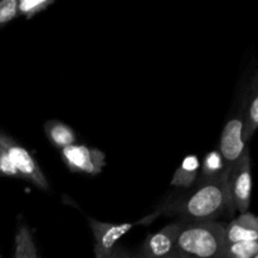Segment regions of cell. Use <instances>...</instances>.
<instances>
[{
  "mask_svg": "<svg viewBox=\"0 0 258 258\" xmlns=\"http://www.w3.org/2000/svg\"><path fill=\"white\" fill-rule=\"evenodd\" d=\"M258 127V96L257 90L254 88L252 98L249 101L246 116H243V141L244 144L251 140L252 135Z\"/></svg>",
  "mask_w": 258,
  "mask_h": 258,
  "instance_id": "obj_14",
  "label": "cell"
},
{
  "mask_svg": "<svg viewBox=\"0 0 258 258\" xmlns=\"http://www.w3.org/2000/svg\"><path fill=\"white\" fill-rule=\"evenodd\" d=\"M226 169L227 168H224V160L219 151H211L208 155H206L203 164H202V176L199 179V183L218 178L219 175L223 174Z\"/></svg>",
  "mask_w": 258,
  "mask_h": 258,
  "instance_id": "obj_13",
  "label": "cell"
},
{
  "mask_svg": "<svg viewBox=\"0 0 258 258\" xmlns=\"http://www.w3.org/2000/svg\"><path fill=\"white\" fill-rule=\"evenodd\" d=\"M257 242H237L226 243L227 258H252L257 254Z\"/></svg>",
  "mask_w": 258,
  "mask_h": 258,
  "instance_id": "obj_15",
  "label": "cell"
},
{
  "mask_svg": "<svg viewBox=\"0 0 258 258\" xmlns=\"http://www.w3.org/2000/svg\"><path fill=\"white\" fill-rule=\"evenodd\" d=\"M0 146H3L4 150L7 151L8 156L17 170L18 176L27 179L42 190L49 189V184H48L42 169L39 168L37 160L33 158V155L27 149L23 148L14 139L2 131H0Z\"/></svg>",
  "mask_w": 258,
  "mask_h": 258,
  "instance_id": "obj_3",
  "label": "cell"
},
{
  "mask_svg": "<svg viewBox=\"0 0 258 258\" xmlns=\"http://www.w3.org/2000/svg\"><path fill=\"white\" fill-rule=\"evenodd\" d=\"M243 141V115L239 113L231 118L222 131L219 141V154L223 158L227 168H232L244 154Z\"/></svg>",
  "mask_w": 258,
  "mask_h": 258,
  "instance_id": "obj_6",
  "label": "cell"
},
{
  "mask_svg": "<svg viewBox=\"0 0 258 258\" xmlns=\"http://www.w3.org/2000/svg\"><path fill=\"white\" fill-rule=\"evenodd\" d=\"M175 252L181 258H227L224 227L214 221L181 223Z\"/></svg>",
  "mask_w": 258,
  "mask_h": 258,
  "instance_id": "obj_2",
  "label": "cell"
},
{
  "mask_svg": "<svg viewBox=\"0 0 258 258\" xmlns=\"http://www.w3.org/2000/svg\"><path fill=\"white\" fill-rule=\"evenodd\" d=\"M53 3L54 0H20L18 2V14L32 19L34 15L47 9Z\"/></svg>",
  "mask_w": 258,
  "mask_h": 258,
  "instance_id": "obj_16",
  "label": "cell"
},
{
  "mask_svg": "<svg viewBox=\"0 0 258 258\" xmlns=\"http://www.w3.org/2000/svg\"><path fill=\"white\" fill-rule=\"evenodd\" d=\"M166 258H181L180 256H178V254H174V256H170V257H166Z\"/></svg>",
  "mask_w": 258,
  "mask_h": 258,
  "instance_id": "obj_20",
  "label": "cell"
},
{
  "mask_svg": "<svg viewBox=\"0 0 258 258\" xmlns=\"http://www.w3.org/2000/svg\"><path fill=\"white\" fill-rule=\"evenodd\" d=\"M252 194L251 158L248 151H244L242 158L232 166L229 174V196L232 208L238 209L241 214L248 212Z\"/></svg>",
  "mask_w": 258,
  "mask_h": 258,
  "instance_id": "obj_4",
  "label": "cell"
},
{
  "mask_svg": "<svg viewBox=\"0 0 258 258\" xmlns=\"http://www.w3.org/2000/svg\"><path fill=\"white\" fill-rule=\"evenodd\" d=\"M232 168H227L222 175L209 181L198 184L196 191L184 201L173 204L171 211L180 214L190 222H209L232 207L229 196V174Z\"/></svg>",
  "mask_w": 258,
  "mask_h": 258,
  "instance_id": "obj_1",
  "label": "cell"
},
{
  "mask_svg": "<svg viewBox=\"0 0 258 258\" xmlns=\"http://www.w3.org/2000/svg\"><path fill=\"white\" fill-rule=\"evenodd\" d=\"M17 0H2L0 2V28L4 27L14 18L18 17Z\"/></svg>",
  "mask_w": 258,
  "mask_h": 258,
  "instance_id": "obj_17",
  "label": "cell"
},
{
  "mask_svg": "<svg viewBox=\"0 0 258 258\" xmlns=\"http://www.w3.org/2000/svg\"><path fill=\"white\" fill-rule=\"evenodd\" d=\"M0 176H18L14 165L3 146H0Z\"/></svg>",
  "mask_w": 258,
  "mask_h": 258,
  "instance_id": "obj_18",
  "label": "cell"
},
{
  "mask_svg": "<svg viewBox=\"0 0 258 258\" xmlns=\"http://www.w3.org/2000/svg\"><path fill=\"white\" fill-rule=\"evenodd\" d=\"M111 258H139L138 254H131L122 247H115L111 254Z\"/></svg>",
  "mask_w": 258,
  "mask_h": 258,
  "instance_id": "obj_19",
  "label": "cell"
},
{
  "mask_svg": "<svg viewBox=\"0 0 258 258\" xmlns=\"http://www.w3.org/2000/svg\"><path fill=\"white\" fill-rule=\"evenodd\" d=\"M14 258H39L37 253V247L33 241L32 232L24 223H20L15 236Z\"/></svg>",
  "mask_w": 258,
  "mask_h": 258,
  "instance_id": "obj_12",
  "label": "cell"
},
{
  "mask_svg": "<svg viewBox=\"0 0 258 258\" xmlns=\"http://www.w3.org/2000/svg\"><path fill=\"white\" fill-rule=\"evenodd\" d=\"M226 243L237 242H257L258 239V221L256 216L249 212L241 214L237 219L231 222L224 228Z\"/></svg>",
  "mask_w": 258,
  "mask_h": 258,
  "instance_id": "obj_9",
  "label": "cell"
},
{
  "mask_svg": "<svg viewBox=\"0 0 258 258\" xmlns=\"http://www.w3.org/2000/svg\"><path fill=\"white\" fill-rule=\"evenodd\" d=\"M66 166L73 173H82L87 175H97L106 165V156L98 149L85 145H73L60 150Z\"/></svg>",
  "mask_w": 258,
  "mask_h": 258,
  "instance_id": "obj_5",
  "label": "cell"
},
{
  "mask_svg": "<svg viewBox=\"0 0 258 258\" xmlns=\"http://www.w3.org/2000/svg\"><path fill=\"white\" fill-rule=\"evenodd\" d=\"M95 258H106V257H100V256H96ZM108 258H111V257H108Z\"/></svg>",
  "mask_w": 258,
  "mask_h": 258,
  "instance_id": "obj_21",
  "label": "cell"
},
{
  "mask_svg": "<svg viewBox=\"0 0 258 258\" xmlns=\"http://www.w3.org/2000/svg\"><path fill=\"white\" fill-rule=\"evenodd\" d=\"M199 170H201L199 159L196 155H188L174 173L171 185L178 188H189L196 183Z\"/></svg>",
  "mask_w": 258,
  "mask_h": 258,
  "instance_id": "obj_11",
  "label": "cell"
},
{
  "mask_svg": "<svg viewBox=\"0 0 258 258\" xmlns=\"http://www.w3.org/2000/svg\"><path fill=\"white\" fill-rule=\"evenodd\" d=\"M44 131L49 143L60 150L76 144L75 131L60 121L50 120L45 122Z\"/></svg>",
  "mask_w": 258,
  "mask_h": 258,
  "instance_id": "obj_10",
  "label": "cell"
},
{
  "mask_svg": "<svg viewBox=\"0 0 258 258\" xmlns=\"http://www.w3.org/2000/svg\"><path fill=\"white\" fill-rule=\"evenodd\" d=\"M181 223H171L156 233L150 234L144 242L139 258H166L176 254L175 242Z\"/></svg>",
  "mask_w": 258,
  "mask_h": 258,
  "instance_id": "obj_7",
  "label": "cell"
},
{
  "mask_svg": "<svg viewBox=\"0 0 258 258\" xmlns=\"http://www.w3.org/2000/svg\"><path fill=\"white\" fill-rule=\"evenodd\" d=\"M90 226L95 236V256L111 257L113 248L118 239L125 236L134 227L133 223H103V222L90 219Z\"/></svg>",
  "mask_w": 258,
  "mask_h": 258,
  "instance_id": "obj_8",
  "label": "cell"
}]
</instances>
